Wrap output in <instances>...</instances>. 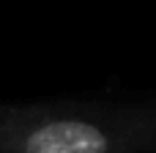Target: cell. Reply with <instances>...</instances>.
<instances>
[{
    "mask_svg": "<svg viewBox=\"0 0 156 153\" xmlns=\"http://www.w3.org/2000/svg\"><path fill=\"white\" fill-rule=\"evenodd\" d=\"M8 107H11V104H0V118H3V115L8 112Z\"/></svg>",
    "mask_w": 156,
    "mask_h": 153,
    "instance_id": "7a4b0ae2",
    "label": "cell"
},
{
    "mask_svg": "<svg viewBox=\"0 0 156 153\" xmlns=\"http://www.w3.org/2000/svg\"><path fill=\"white\" fill-rule=\"evenodd\" d=\"M156 148V107L11 104L0 153H143Z\"/></svg>",
    "mask_w": 156,
    "mask_h": 153,
    "instance_id": "6da1fadb",
    "label": "cell"
}]
</instances>
